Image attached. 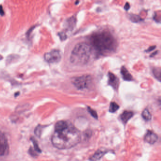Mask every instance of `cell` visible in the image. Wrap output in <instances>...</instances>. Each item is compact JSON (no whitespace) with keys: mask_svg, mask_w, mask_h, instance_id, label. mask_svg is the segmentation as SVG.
I'll use <instances>...</instances> for the list:
<instances>
[{"mask_svg":"<svg viewBox=\"0 0 161 161\" xmlns=\"http://www.w3.org/2000/svg\"><path fill=\"white\" fill-rule=\"evenodd\" d=\"M107 152L108 151L105 149V148L99 149L94 153V154L92 155V157L90 158V161H99V160L102 158V157L106 153H107Z\"/></svg>","mask_w":161,"mask_h":161,"instance_id":"9","label":"cell"},{"mask_svg":"<svg viewBox=\"0 0 161 161\" xmlns=\"http://www.w3.org/2000/svg\"><path fill=\"white\" fill-rule=\"evenodd\" d=\"M58 35L61 40H65V39H66V38H67V34L64 32H60L58 34Z\"/></svg>","mask_w":161,"mask_h":161,"instance_id":"19","label":"cell"},{"mask_svg":"<svg viewBox=\"0 0 161 161\" xmlns=\"http://www.w3.org/2000/svg\"><path fill=\"white\" fill-rule=\"evenodd\" d=\"M130 20L134 22H138L142 20V19L139 16L136 15H130Z\"/></svg>","mask_w":161,"mask_h":161,"instance_id":"18","label":"cell"},{"mask_svg":"<svg viewBox=\"0 0 161 161\" xmlns=\"http://www.w3.org/2000/svg\"><path fill=\"white\" fill-rule=\"evenodd\" d=\"M9 152V145L4 134L0 131V157L4 156Z\"/></svg>","mask_w":161,"mask_h":161,"instance_id":"6","label":"cell"},{"mask_svg":"<svg viewBox=\"0 0 161 161\" xmlns=\"http://www.w3.org/2000/svg\"><path fill=\"white\" fill-rule=\"evenodd\" d=\"M87 110H88V112L90 114H91V115L93 117H94V119H98L97 113V112H96V111L95 110L93 109H92L90 107H87Z\"/></svg>","mask_w":161,"mask_h":161,"instance_id":"17","label":"cell"},{"mask_svg":"<svg viewBox=\"0 0 161 161\" xmlns=\"http://www.w3.org/2000/svg\"><path fill=\"white\" fill-rule=\"evenodd\" d=\"M121 73L122 78L124 80L130 81L133 80V78L132 77L131 74H130V72L128 71L126 68L124 66H122L121 68Z\"/></svg>","mask_w":161,"mask_h":161,"instance_id":"11","label":"cell"},{"mask_svg":"<svg viewBox=\"0 0 161 161\" xmlns=\"http://www.w3.org/2000/svg\"><path fill=\"white\" fill-rule=\"evenodd\" d=\"M155 48H156V46H154H154H151L149 47L148 49L145 51H146V52H149V51H151L153 50H154Z\"/></svg>","mask_w":161,"mask_h":161,"instance_id":"22","label":"cell"},{"mask_svg":"<svg viewBox=\"0 0 161 161\" xmlns=\"http://www.w3.org/2000/svg\"><path fill=\"white\" fill-rule=\"evenodd\" d=\"M133 115H134V112L132 111H125L122 112V114H121L120 118L123 123L126 124L132 118V117L133 116Z\"/></svg>","mask_w":161,"mask_h":161,"instance_id":"12","label":"cell"},{"mask_svg":"<svg viewBox=\"0 0 161 161\" xmlns=\"http://www.w3.org/2000/svg\"><path fill=\"white\" fill-rule=\"evenodd\" d=\"M44 58L47 63H55L60 61L61 59V55L58 50L54 49L45 54Z\"/></svg>","mask_w":161,"mask_h":161,"instance_id":"5","label":"cell"},{"mask_svg":"<svg viewBox=\"0 0 161 161\" xmlns=\"http://www.w3.org/2000/svg\"><path fill=\"white\" fill-rule=\"evenodd\" d=\"M80 131L67 121H60L56 123L51 137V142L59 149H68L80 141Z\"/></svg>","mask_w":161,"mask_h":161,"instance_id":"1","label":"cell"},{"mask_svg":"<svg viewBox=\"0 0 161 161\" xmlns=\"http://www.w3.org/2000/svg\"><path fill=\"white\" fill-rule=\"evenodd\" d=\"M142 116L145 121H150L152 118V115L147 109H145L142 113Z\"/></svg>","mask_w":161,"mask_h":161,"instance_id":"13","label":"cell"},{"mask_svg":"<svg viewBox=\"0 0 161 161\" xmlns=\"http://www.w3.org/2000/svg\"><path fill=\"white\" fill-rule=\"evenodd\" d=\"M124 8L126 11H128L130 9V4L129 2H126L125 5H124Z\"/></svg>","mask_w":161,"mask_h":161,"instance_id":"23","label":"cell"},{"mask_svg":"<svg viewBox=\"0 0 161 161\" xmlns=\"http://www.w3.org/2000/svg\"><path fill=\"white\" fill-rule=\"evenodd\" d=\"M108 85L111 86L114 90H117L119 87V79L113 73L109 72L108 73Z\"/></svg>","mask_w":161,"mask_h":161,"instance_id":"7","label":"cell"},{"mask_svg":"<svg viewBox=\"0 0 161 161\" xmlns=\"http://www.w3.org/2000/svg\"><path fill=\"white\" fill-rule=\"evenodd\" d=\"M42 126H39L36 128L35 132L37 136H40L41 132H42Z\"/></svg>","mask_w":161,"mask_h":161,"instance_id":"20","label":"cell"},{"mask_svg":"<svg viewBox=\"0 0 161 161\" xmlns=\"http://www.w3.org/2000/svg\"><path fill=\"white\" fill-rule=\"evenodd\" d=\"M31 141H32L33 144L34 145V150L36 151L37 152H41V150L40 148L39 147L37 141L35 139H34V138H32L31 139Z\"/></svg>","mask_w":161,"mask_h":161,"instance_id":"16","label":"cell"},{"mask_svg":"<svg viewBox=\"0 0 161 161\" xmlns=\"http://www.w3.org/2000/svg\"><path fill=\"white\" fill-rule=\"evenodd\" d=\"M90 44L97 53L105 55L116 51L118 44L113 35L108 30H101L92 34L89 38Z\"/></svg>","mask_w":161,"mask_h":161,"instance_id":"2","label":"cell"},{"mask_svg":"<svg viewBox=\"0 0 161 161\" xmlns=\"http://www.w3.org/2000/svg\"><path fill=\"white\" fill-rule=\"evenodd\" d=\"M119 108H120V106L116 103L114 102H112L110 103L109 111L110 112L114 113L119 109Z\"/></svg>","mask_w":161,"mask_h":161,"instance_id":"14","label":"cell"},{"mask_svg":"<svg viewBox=\"0 0 161 161\" xmlns=\"http://www.w3.org/2000/svg\"><path fill=\"white\" fill-rule=\"evenodd\" d=\"M2 59H3V57H2V55H0V60H2Z\"/></svg>","mask_w":161,"mask_h":161,"instance_id":"26","label":"cell"},{"mask_svg":"<svg viewBox=\"0 0 161 161\" xmlns=\"http://www.w3.org/2000/svg\"><path fill=\"white\" fill-rule=\"evenodd\" d=\"M0 15L1 16H3L4 15V11L3 9L2 5H0Z\"/></svg>","mask_w":161,"mask_h":161,"instance_id":"24","label":"cell"},{"mask_svg":"<svg viewBox=\"0 0 161 161\" xmlns=\"http://www.w3.org/2000/svg\"><path fill=\"white\" fill-rule=\"evenodd\" d=\"M91 47L87 43L79 42L76 45L70 56L71 63L76 65L86 64L89 60Z\"/></svg>","mask_w":161,"mask_h":161,"instance_id":"3","label":"cell"},{"mask_svg":"<svg viewBox=\"0 0 161 161\" xmlns=\"http://www.w3.org/2000/svg\"><path fill=\"white\" fill-rule=\"evenodd\" d=\"M29 154H31L32 156H33V157H35V156L36 155V153H35V150H33L32 148H30V149H29Z\"/></svg>","mask_w":161,"mask_h":161,"instance_id":"21","label":"cell"},{"mask_svg":"<svg viewBox=\"0 0 161 161\" xmlns=\"http://www.w3.org/2000/svg\"><path fill=\"white\" fill-rule=\"evenodd\" d=\"M76 18L74 16H72V17L69 18L65 22L66 30L69 31H72L76 26Z\"/></svg>","mask_w":161,"mask_h":161,"instance_id":"10","label":"cell"},{"mask_svg":"<svg viewBox=\"0 0 161 161\" xmlns=\"http://www.w3.org/2000/svg\"><path fill=\"white\" fill-rule=\"evenodd\" d=\"M157 53H158V51H156L154 52V53H153V54H152L150 56L152 57H153V56H154V55H155V54H157Z\"/></svg>","mask_w":161,"mask_h":161,"instance_id":"25","label":"cell"},{"mask_svg":"<svg viewBox=\"0 0 161 161\" xmlns=\"http://www.w3.org/2000/svg\"><path fill=\"white\" fill-rule=\"evenodd\" d=\"M72 82L78 89H85L89 88L92 83V78L87 75L73 77L72 78Z\"/></svg>","mask_w":161,"mask_h":161,"instance_id":"4","label":"cell"},{"mask_svg":"<svg viewBox=\"0 0 161 161\" xmlns=\"http://www.w3.org/2000/svg\"><path fill=\"white\" fill-rule=\"evenodd\" d=\"M158 140V136L155 133L148 130L144 136V140L150 144H154Z\"/></svg>","mask_w":161,"mask_h":161,"instance_id":"8","label":"cell"},{"mask_svg":"<svg viewBox=\"0 0 161 161\" xmlns=\"http://www.w3.org/2000/svg\"><path fill=\"white\" fill-rule=\"evenodd\" d=\"M153 73L154 76L160 81L161 79V69L160 68L153 69Z\"/></svg>","mask_w":161,"mask_h":161,"instance_id":"15","label":"cell"}]
</instances>
